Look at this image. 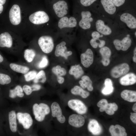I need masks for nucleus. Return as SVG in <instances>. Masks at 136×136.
<instances>
[{
	"mask_svg": "<svg viewBox=\"0 0 136 136\" xmlns=\"http://www.w3.org/2000/svg\"><path fill=\"white\" fill-rule=\"evenodd\" d=\"M14 40L11 35L8 32L0 35V48L6 49L9 54L19 57L20 54L14 47Z\"/></svg>",
	"mask_w": 136,
	"mask_h": 136,
	"instance_id": "obj_1",
	"label": "nucleus"
},
{
	"mask_svg": "<svg viewBox=\"0 0 136 136\" xmlns=\"http://www.w3.org/2000/svg\"><path fill=\"white\" fill-rule=\"evenodd\" d=\"M16 74L0 65V86H10L17 79Z\"/></svg>",
	"mask_w": 136,
	"mask_h": 136,
	"instance_id": "obj_2",
	"label": "nucleus"
},
{
	"mask_svg": "<svg viewBox=\"0 0 136 136\" xmlns=\"http://www.w3.org/2000/svg\"><path fill=\"white\" fill-rule=\"evenodd\" d=\"M51 6L56 16L60 18L68 13L69 4L67 0H50Z\"/></svg>",
	"mask_w": 136,
	"mask_h": 136,
	"instance_id": "obj_3",
	"label": "nucleus"
},
{
	"mask_svg": "<svg viewBox=\"0 0 136 136\" xmlns=\"http://www.w3.org/2000/svg\"><path fill=\"white\" fill-rule=\"evenodd\" d=\"M36 56V52L34 49H26L22 51L19 57L20 59L18 62L28 65L33 68V66L35 62Z\"/></svg>",
	"mask_w": 136,
	"mask_h": 136,
	"instance_id": "obj_4",
	"label": "nucleus"
},
{
	"mask_svg": "<svg viewBox=\"0 0 136 136\" xmlns=\"http://www.w3.org/2000/svg\"><path fill=\"white\" fill-rule=\"evenodd\" d=\"M38 42L41 50L45 54L50 53L53 49V40L50 36L44 35L40 37L38 39Z\"/></svg>",
	"mask_w": 136,
	"mask_h": 136,
	"instance_id": "obj_5",
	"label": "nucleus"
},
{
	"mask_svg": "<svg viewBox=\"0 0 136 136\" xmlns=\"http://www.w3.org/2000/svg\"><path fill=\"white\" fill-rule=\"evenodd\" d=\"M9 70L15 73L24 74L31 69H33L31 67L18 62H10L8 61L4 66Z\"/></svg>",
	"mask_w": 136,
	"mask_h": 136,
	"instance_id": "obj_6",
	"label": "nucleus"
},
{
	"mask_svg": "<svg viewBox=\"0 0 136 136\" xmlns=\"http://www.w3.org/2000/svg\"><path fill=\"white\" fill-rule=\"evenodd\" d=\"M29 20L32 23L39 25L48 22L50 18L48 14L43 11H39L31 14L29 16Z\"/></svg>",
	"mask_w": 136,
	"mask_h": 136,
	"instance_id": "obj_7",
	"label": "nucleus"
},
{
	"mask_svg": "<svg viewBox=\"0 0 136 136\" xmlns=\"http://www.w3.org/2000/svg\"><path fill=\"white\" fill-rule=\"evenodd\" d=\"M129 69L127 63H123L114 66L111 70L110 74L113 77L118 78L127 74Z\"/></svg>",
	"mask_w": 136,
	"mask_h": 136,
	"instance_id": "obj_8",
	"label": "nucleus"
},
{
	"mask_svg": "<svg viewBox=\"0 0 136 136\" xmlns=\"http://www.w3.org/2000/svg\"><path fill=\"white\" fill-rule=\"evenodd\" d=\"M10 20L14 25L19 24L21 21L20 9L17 5H13L11 8L9 14Z\"/></svg>",
	"mask_w": 136,
	"mask_h": 136,
	"instance_id": "obj_9",
	"label": "nucleus"
},
{
	"mask_svg": "<svg viewBox=\"0 0 136 136\" xmlns=\"http://www.w3.org/2000/svg\"><path fill=\"white\" fill-rule=\"evenodd\" d=\"M16 115L19 122L25 129H29L32 125L33 120L29 113L19 112L17 113Z\"/></svg>",
	"mask_w": 136,
	"mask_h": 136,
	"instance_id": "obj_10",
	"label": "nucleus"
},
{
	"mask_svg": "<svg viewBox=\"0 0 136 136\" xmlns=\"http://www.w3.org/2000/svg\"><path fill=\"white\" fill-rule=\"evenodd\" d=\"M77 25V20L75 17H68L66 16L60 18L58 23V27L60 29L66 28H74Z\"/></svg>",
	"mask_w": 136,
	"mask_h": 136,
	"instance_id": "obj_11",
	"label": "nucleus"
},
{
	"mask_svg": "<svg viewBox=\"0 0 136 136\" xmlns=\"http://www.w3.org/2000/svg\"><path fill=\"white\" fill-rule=\"evenodd\" d=\"M67 104L70 108L79 114H84L87 111V109L86 106L80 100L71 99L68 101Z\"/></svg>",
	"mask_w": 136,
	"mask_h": 136,
	"instance_id": "obj_12",
	"label": "nucleus"
},
{
	"mask_svg": "<svg viewBox=\"0 0 136 136\" xmlns=\"http://www.w3.org/2000/svg\"><path fill=\"white\" fill-rule=\"evenodd\" d=\"M81 15V19L79 23V26L84 29H89L91 26V22L93 20L91 13L89 11H83Z\"/></svg>",
	"mask_w": 136,
	"mask_h": 136,
	"instance_id": "obj_13",
	"label": "nucleus"
},
{
	"mask_svg": "<svg viewBox=\"0 0 136 136\" xmlns=\"http://www.w3.org/2000/svg\"><path fill=\"white\" fill-rule=\"evenodd\" d=\"M113 43L117 50H121L125 51L127 50L130 46L131 40L129 37L124 38L121 40L116 39L113 41Z\"/></svg>",
	"mask_w": 136,
	"mask_h": 136,
	"instance_id": "obj_14",
	"label": "nucleus"
},
{
	"mask_svg": "<svg viewBox=\"0 0 136 136\" xmlns=\"http://www.w3.org/2000/svg\"><path fill=\"white\" fill-rule=\"evenodd\" d=\"M66 43L65 41H62L56 46L55 52V55L56 57L61 56L67 59L68 56L72 54L71 51H68L66 46Z\"/></svg>",
	"mask_w": 136,
	"mask_h": 136,
	"instance_id": "obj_15",
	"label": "nucleus"
},
{
	"mask_svg": "<svg viewBox=\"0 0 136 136\" xmlns=\"http://www.w3.org/2000/svg\"><path fill=\"white\" fill-rule=\"evenodd\" d=\"M80 59L81 63L84 67L88 68L93 63L94 59L93 54L91 50L88 48L84 53L81 54Z\"/></svg>",
	"mask_w": 136,
	"mask_h": 136,
	"instance_id": "obj_16",
	"label": "nucleus"
},
{
	"mask_svg": "<svg viewBox=\"0 0 136 136\" xmlns=\"http://www.w3.org/2000/svg\"><path fill=\"white\" fill-rule=\"evenodd\" d=\"M68 122L69 124L73 126L79 127L84 125L85 120L84 118L81 115L73 114L69 117Z\"/></svg>",
	"mask_w": 136,
	"mask_h": 136,
	"instance_id": "obj_17",
	"label": "nucleus"
},
{
	"mask_svg": "<svg viewBox=\"0 0 136 136\" xmlns=\"http://www.w3.org/2000/svg\"><path fill=\"white\" fill-rule=\"evenodd\" d=\"M120 19L122 21L125 23L129 28H136V18L131 14L128 13L122 14L120 16Z\"/></svg>",
	"mask_w": 136,
	"mask_h": 136,
	"instance_id": "obj_18",
	"label": "nucleus"
},
{
	"mask_svg": "<svg viewBox=\"0 0 136 136\" xmlns=\"http://www.w3.org/2000/svg\"><path fill=\"white\" fill-rule=\"evenodd\" d=\"M119 82L121 84L124 86L133 84L136 82V75L132 73L126 74L120 78Z\"/></svg>",
	"mask_w": 136,
	"mask_h": 136,
	"instance_id": "obj_19",
	"label": "nucleus"
},
{
	"mask_svg": "<svg viewBox=\"0 0 136 136\" xmlns=\"http://www.w3.org/2000/svg\"><path fill=\"white\" fill-rule=\"evenodd\" d=\"M95 24L96 30L98 32L105 35H108L111 34L112 32L111 29L108 26L105 25L103 20H97Z\"/></svg>",
	"mask_w": 136,
	"mask_h": 136,
	"instance_id": "obj_20",
	"label": "nucleus"
},
{
	"mask_svg": "<svg viewBox=\"0 0 136 136\" xmlns=\"http://www.w3.org/2000/svg\"><path fill=\"white\" fill-rule=\"evenodd\" d=\"M8 117L10 130L13 132H16L17 130V118L15 111L12 110L9 112Z\"/></svg>",
	"mask_w": 136,
	"mask_h": 136,
	"instance_id": "obj_21",
	"label": "nucleus"
},
{
	"mask_svg": "<svg viewBox=\"0 0 136 136\" xmlns=\"http://www.w3.org/2000/svg\"><path fill=\"white\" fill-rule=\"evenodd\" d=\"M32 110L35 119L38 121H43L46 115L44 112L37 103H35L33 106Z\"/></svg>",
	"mask_w": 136,
	"mask_h": 136,
	"instance_id": "obj_22",
	"label": "nucleus"
},
{
	"mask_svg": "<svg viewBox=\"0 0 136 136\" xmlns=\"http://www.w3.org/2000/svg\"><path fill=\"white\" fill-rule=\"evenodd\" d=\"M109 131L111 135L112 136L127 135L125 128L119 125H111L109 128Z\"/></svg>",
	"mask_w": 136,
	"mask_h": 136,
	"instance_id": "obj_23",
	"label": "nucleus"
},
{
	"mask_svg": "<svg viewBox=\"0 0 136 136\" xmlns=\"http://www.w3.org/2000/svg\"><path fill=\"white\" fill-rule=\"evenodd\" d=\"M9 96L10 97L14 98L17 97H23L24 94L22 86L19 85H16L13 88L8 90Z\"/></svg>",
	"mask_w": 136,
	"mask_h": 136,
	"instance_id": "obj_24",
	"label": "nucleus"
},
{
	"mask_svg": "<svg viewBox=\"0 0 136 136\" xmlns=\"http://www.w3.org/2000/svg\"><path fill=\"white\" fill-rule=\"evenodd\" d=\"M121 97L125 100L129 102L136 101V92L128 90H125L121 93Z\"/></svg>",
	"mask_w": 136,
	"mask_h": 136,
	"instance_id": "obj_25",
	"label": "nucleus"
},
{
	"mask_svg": "<svg viewBox=\"0 0 136 136\" xmlns=\"http://www.w3.org/2000/svg\"><path fill=\"white\" fill-rule=\"evenodd\" d=\"M88 129L89 131L94 135L99 134L101 132V127L97 121L95 119L90 120L88 123Z\"/></svg>",
	"mask_w": 136,
	"mask_h": 136,
	"instance_id": "obj_26",
	"label": "nucleus"
},
{
	"mask_svg": "<svg viewBox=\"0 0 136 136\" xmlns=\"http://www.w3.org/2000/svg\"><path fill=\"white\" fill-rule=\"evenodd\" d=\"M100 2L105 10L108 13L112 15L115 13L116 7L110 0H100Z\"/></svg>",
	"mask_w": 136,
	"mask_h": 136,
	"instance_id": "obj_27",
	"label": "nucleus"
},
{
	"mask_svg": "<svg viewBox=\"0 0 136 136\" xmlns=\"http://www.w3.org/2000/svg\"><path fill=\"white\" fill-rule=\"evenodd\" d=\"M69 73L70 74L73 75L75 78L77 79L83 74L84 71L79 64H76L71 67Z\"/></svg>",
	"mask_w": 136,
	"mask_h": 136,
	"instance_id": "obj_28",
	"label": "nucleus"
},
{
	"mask_svg": "<svg viewBox=\"0 0 136 136\" xmlns=\"http://www.w3.org/2000/svg\"><path fill=\"white\" fill-rule=\"evenodd\" d=\"M71 92L75 95H80L83 98L87 97L90 95L89 92L83 89L78 86H75L71 90Z\"/></svg>",
	"mask_w": 136,
	"mask_h": 136,
	"instance_id": "obj_29",
	"label": "nucleus"
},
{
	"mask_svg": "<svg viewBox=\"0 0 136 136\" xmlns=\"http://www.w3.org/2000/svg\"><path fill=\"white\" fill-rule=\"evenodd\" d=\"M105 87L102 90L103 94L105 95L110 94L113 91L114 88L111 80L109 78L106 79L104 82Z\"/></svg>",
	"mask_w": 136,
	"mask_h": 136,
	"instance_id": "obj_30",
	"label": "nucleus"
},
{
	"mask_svg": "<svg viewBox=\"0 0 136 136\" xmlns=\"http://www.w3.org/2000/svg\"><path fill=\"white\" fill-rule=\"evenodd\" d=\"M49 61L47 56L43 55L41 57V60L39 61L35 62L33 64V67L38 69H42L46 67L48 65Z\"/></svg>",
	"mask_w": 136,
	"mask_h": 136,
	"instance_id": "obj_31",
	"label": "nucleus"
},
{
	"mask_svg": "<svg viewBox=\"0 0 136 136\" xmlns=\"http://www.w3.org/2000/svg\"><path fill=\"white\" fill-rule=\"evenodd\" d=\"M52 116L57 118L61 115L62 111L58 104L56 102H53L51 106Z\"/></svg>",
	"mask_w": 136,
	"mask_h": 136,
	"instance_id": "obj_32",
	"label": "nucleus"
},
{
	"mask_svg": "<svg viewBox=\"0 0 136 136\" xmlns=\"http://www.w3.org/2000/svg\"><path fill=\"white\" fill-rule=\"evenodd\" d=\"M37 72L35 69H32L26 74L22 75V77L26 82H30L33 81L34 79Z\"/></svg>",
	"mask_w": 136,
	"mask_h": 136,
	"instance_id": "obj_33",
	"label": "nucleus"
},
{
	"mask_svg": "<svg viewBox=\"0 0 136 136\" xmlns=\"http://www.w3.org/2000/svg\"><path fill=\"white\" fill-rule=\"evenodd\" d=\"M47 80L46 73L43 70H41L37 73L33 81L34 83H37L39 82L44 83Z\"/></svg>",
	"mask_w": 136,
	"mask_h": 136,
	"instance_id": "obj_34",
	"label": "nucleus"
},
{
	"mask_svg": "<svg viewBox=\"0 0 136 136\" xmlns=\"http://www.w3.org/2000/svg\"><path fill=\"white\" fill-rule=\"evenodd\" d=\"M118 108L117 105L115 103H108L104 108V111L107 114L112 115L114 113Z\"/></svg>",
	"mask_w": 136,
	"mask_h": 136,
	"instance_id": "obj_35",
	"label": "nucleus"
},
{
	"mask_svg": "<svg viewBox=\"0 0 136 136\" xmlns=\"http://www.w3.org/2000/svg\"><path fill=\"white\" fill-rule=\"evenodd\" d=\"M99 52L102 57V59H110L111 56V50L108 47L104 46L100 48Z\"/></svg>",
	"mask_w": 136,
	"mask_h": 136,
	"instance_id": "obj_36",
	"label": "nucleus"
},
{
	"mask_svg": "<svg viewBox=\"0 0 136 136\" xmlns=\"http://www.w3.org/2000/svg\"><path fill=\"white\" fill-rule=\"evenodd\" d=\"M52 72L57 77L62 76L65 75L66 73V70L63 67H61L59 65H57L52 67Z\"/></svg>",
	"mask_w": 136,
	"mask_h": 136,
	"instance_id": "obj_37",
	"label": "nucleus"
},
{
	"mask_svg": "<svg viewBox=\"0 0 136 136\" xmlns=\"http://www.w3.org/2000/svg\"><path fill=\"white\" fill-rule=\"evenodd\" d=\"M81 79L84 82L88 90L90 91H92L93 90L92 83L90 78L87 76L84 75L82 77Z\"/></svg>",
	"mask_w": 136,
	"mask_h": 136,
	"instance_id": "obj_38",
	"label": "nucleus"
},
{
	"mask_svg": "<svg viewBox=\"0 0 136 136\" xmlns=\"http://www.w3.org/2000/svg\"><path fill=\"white\" fill-rule=\"evenodd\" d=\"M107 100L105 99H102L99 101L97 104V106L99 107V111L100 112L104 111V108L108 104Z\"/></svg>",
	"mask_w": 136,
	"mask_h": 136,
	"instance_id": "obj_39",
	"label": "nucleus"
},
{
	"mask_svg": "<svg viewBox=\"0 0 136 136\" xmlns=\"http://www.w3.org/2000/svg\"><path fill=\"white\" fill-rule=\"evenodd\" d=\"M22 87L24 92L27 95H30L33 92L31 85L25 84Z\"/></svg>",
	"mask_w": 136,
	"mask_h": 136,
	"instance_id": "obj_40",
	"label": "nucleus"
},
{
	"mask_svg": "<svg viewBox=\"0 0 136 136\" xmlns=\"http://www.w3.org/2000/svg\"><path fill=\"white\" fill-rule=\"evenodd\" d=\"M39 105L44 111L46 115L50 113V108L47 104L42 103H40Z\"/></svg>",
	"mask_w": 136,
	"mask_h": 136,
	"instance_id": "obj_41",
	"label": "nucleus"
},
{
	"mask_svg": "<svg viewBox=\"0 0 136 136\" xmlns=\"http://www.w3.org/2000/svg\"><path fill=\"white\" fill-rule=\"evenodd\" d=\"M115 6L116 7H119L124 4L125 0H110Z\"/></svg>",
	"mask_w": 136,
	"mask_h": 136,
	"instance_id": "obj_42",
	"label": "nucleus"
},
{
	"mask_svg": "<svg viewBox=\"0 0 136 136\" xmlns=\"http://www.w3.org/2000/svg\"><path fill=\"white\" fill-rule=\"evenodd\" d=\"M8 61L2 53L0 52V65L5 66Z\"/></svg>",
	"mask_w": 136,
	"mask_h": 136,
	"instance_id": "obj_43",
	"label": "nucleus"
},
{
	"mask_svg": "<svg viewBox=\"0 0 136 136\" xmlns=\"http://www.w3.org/2000/svg\"><path fill=\"white\" fill-rule=\"evenodd\" d=\"M33 92L38 91L41 88V86L37 83H35L31 85Z\"/></svg>",
	"mask_w": 136,
	"mask_h": 136,
	"instance_id": "obj_44",
	"label": "nucleus"
},
{
	"mask_svg": "<svg viewBox=\"0 0 136 136\" xmlns=\"http://www.w3.org/2000/svg\"><path fill=\"white\" fill-rule=\"evenodd\" d=\"M97 40L92 38L90 41L91 45L94 48H96L98 46L99 43L97 42L96 41Z\"/></svg>",
	"mask_w": 136,
	"mask_h": 136,
	"instance_id": "obj_45",
	"label": "nucleus"
},
{
	"mask_svg": "<svg viewBox=\"0 0 136 136\" xmlns=\"http://www.w3.org/2000/svg\"><path fill=\"white\" fill-rule=\"evenodd\" d=\"M91 35L92 38L96 40H98L100 37V35L99 33L96 31H93Z\"/></svg>",
	"mask_w": 136,
	"mask_h": 136,
	"instance_id": "obj_46",
	"label": "nucleus"
},
{
	"mask_svg": "<svg viewBox=\"0 0 136 136\" xmlns=\"http://www.w3.org/2000/svg\"><path fill=\"white\" fill-rule=\"evenodd\" d=\"M3 94V87L0 86V106L2 105L3 102L2 94Z\"/></svg>",
	"mask_w": 136,
	"mask_h": 136,
	"instance_id": "obj_47",
	"label": "nucleus"
},
{
	"mask_svg": "<svg viewBox=\"0 0 136 136\" xmlns=\"http://www.w3.org/2000/svg\"><path fill=\"white\" fill-rule=\"evenodd\" d=\"M57 118L58 121L61 123H63L65 121V117L62 114L59 117Z\"/></svg>",
	"mask_w": 136,
	"mask_h": 136,
	"instance_id": "obj_48",
	"label": "nucleus"
},
{
	"mask_svg": "<svg viewBox=\"0 0 136 136\" xmlns=\"http://www.w3.org/2000/svg\"><path fill=\"white\" fill-rule=\"evenodd\" d=\"M130 118L131 121L135 123H136V113H130Z\"/></svg>",
	"mask_w": 136,
	"mask_h": 136,
	"instance_id": "obj_49",
	"label": "nucleus"
},
{
	"mask_svg": "<svg viewBox=\"0 0 136 136\" xmlns=\"http://www.w3.org/2000/svg\"><path fill=\"white\" fill-rule=\"evenodd\" d=\"M101 62L103 65L105 66H108L110 63V60L109 59H102Z\"/></svg>",
	"mask_w": 136,
	"mask_h": 136,
	"instance_id": "obj_50",
	"label": "nucleus"
},
{
	"mask_svg": "<svg viewBox=\"0 0 136 136\" xmlns=\"http://www.w3.org/2000/svg\"><path fill=\"white\" fill-rule=\"evenodd\" d=\"M6 0H0V14L3 12V6L6 3Z\"/></svg>",
	"mask_w": 136,
	"mask_h": 136,
	"instance_id": "obj_51",
	"label": "nucleus"
},
{
	"mask_svg": "<svg viewBox=\"0 0 136 136\" xmlns=\"http://www.w3.org/2000/svg\"><path fill=\"white\" fill-rule=\"evenodd\" d=\"M99 43L98 46L100 48H101L104 46L105 44V41L103 40H100L98 39Z\"/></svg>",
	"mask_w": 136,
	"mask_h": 136,
	"instance_id": "obj_52",
	"label": "nucleus"
},
{
	"mask_svg": "<svg viewBox=\"0 0 136 136\" xmlns=\"http://www.w3.org/2000/svg\"><path fill=\"white\" fill-rule=\"evenodd\" d=\"M57 79L58 82L60 84H62L64 81V78L61 76L57 77Z\"/></svg>",
	"mask_w": 136,
	"mask_h": 136,
	"instance_id": "obj_53",
	"label": "nucleus"
},
{
	"mask_svg": "<svg viewBox=\"0 0 136 136\" xmlns=\"http://www.w3.org/2000/svg\"><path fill=\"white\" fill-rule=\"evenodd\" d=\"M1 115H0V134L1 133L2 131V124L3 118H2Z\"/></svg>",
	"mask_w": 136,
	"mask_h": 136,
	"instance_id": "obj_54",
	"label": "nucleus"
},
{
	"mask_svg": "<svg viewBox=\"0 0 136 136\" xmlns=\"http://www.w3.org/2000/svg\"><path fill=\"white\" fill-rule=\"evenodd\" d=\"M79 83L80 86L83 88H86V86L84 82L82 80H81L79 81Z\"/></svg>",
	"mask_w": 136,
	"mask_h": 136,
	"instance_id": "obj_55",
	"label": "nucleus"
},
{
	"mask_svg": "<svg viewBox=\"0 0 136 136\" xmlns=\"http://www.w3.org/2000/svg\"><path fill=\"white\" fill-rule=\"evenodd\" d=\"M134 55L132 57V59L133 61L136 63V48H135L133 52Z\"/></svg>",
	"mask_w": 136,
	"mask_h": 136,
	"instance_id": "obj_56",
	"label": "nucleus"
},
{
	"mask_svg": "<svg viewBox=\"0 0 136 136\" xmlns=\"http://www.w3.org/2000/svg\"><path fill=\"white\" fill-rule=\"evenodd\" d=\"M132 110L135 112H136V103H135L133 105L132 108Z\"/></svg>",
	"mask_w": 136,
	"mask_h": 136,
	"instance_id": "obj_57",
	"label": "nucleus"
},
{
	"mask_svg": "<svg viewBox=\"0 0 136 136\" xmlns=\"http://www.w3.org/2000/svg\"><path fill=\"white\" fill-rule=\"evenodd\" d=\"M130 36V35H129V34H128L127 35V37H129Z\"/></svg>",
	"mask_w": 136,
	"mask_h": 136,
	"instance_id": "obj_58",
	"label": "nucleus"
},
{
	"mask_svg": "<svg viewBox=\"0 0 136 136\" xmlns=\"http://www.w3.org/2000/svg\"><path fill=\"white\" fill-rule=\"evenodd\" d=\"M103 37V35H100V37Z\"/></svg>",
	"mask_w": 136,
	"mask_h": 136,
	"instance_id": "obj_59",
	"label": "nucleus"
},
{
	"mask_svg": "<svg viewBox=\"0 0 136 136\" xmlns=\"http://www.w3.org/2000/svg\"><path fill=\"white\" fill-rule=\"evenodd\" d=\"M136 31H135V33H134L135 35V36H136Z\"/></svg>",
	"mask_w": 136,
	"mask_h": 136,
	"instance_id": "obj_60",
	"label": "nucleus"
}]
</instances>
